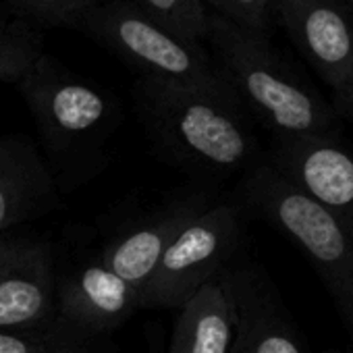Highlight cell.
<instances>
[{
    "instance_id": "cell-11",
    "label": "cell",
    "mask_w": 353,
    "mask_h": 353,
    "mask_svg": "<svg viewBox=\"0 0 353 353\" xmlns=\"http://www.w3.org/2000/svg\"><path fill=\"white\" fill-rule=\"evenodd\" d=\"M202 210L200 202H183L137 223L106 245L102 264L141 295L168 245Z\"/></svg>"
},
{
    "instance_id": "cell-19",
    "label": "cell",
    "mask_w": 353,
    "mask_h": 353,
    "mask_svg": "<svg viewBox=\"0 0 353 353\" xmlns=\"http://www.w3.org/2000/svg\"><path fill=\"white\" fill-rule=\"evenodd\" d=\"M202 3L208 5L212 13L229 19L254 36L268 38L272 32L274 21L270 13V0H202Z\"/></svg>"
},
{
    "instance_id": "cell-16",
    "label": "cell",
    "mask_w": 353,
    "mask_h": 353,
    "mask_svg": "<svg viewBox=\"0 0 353 353\" xmlns=\"http://www.w3.org/2000/svg\"><path fill=\"white\" fill-rule=\"evenodd\" d=\"M0 353H100L88 334L54 322L46 328L0 330Z\"/></svg>"
},
{
    "instance_id": "cell-21",
    "label": "cell",
    "mask_w": 353,
    "mask_h": 353,
    "mask_svg": "<svg viewBox=\"0 0 353 353\" xmlns=\"http://www.w3.org/2000/svg\"><path fill=\"white\" fill-rule=\"evenodd\" d=\"M347 3H351V5H353V0H347Z\"/></svg>"
},
{
    "instance_id": "cell-15",
    "label": "cell",
    "mask_w": 353,
    "mask_h": 353,
    "mask_svg": "<svg viewBox=\"0 0 353 353\" xmlns=\"http://www.w3.org/2000/svg\"><path fill=\"white\" fill-rule=\"evenodd\" d=\"M44 54L42 30L17 19H0V81L21 83Z\"/></svg>"
},
{
    "instance_id": "cell-13",
    "label": "cell",
    "mask_w": 353,
    "mask_h": 353,
    "mask_svg": "<svg viewBox=\"0 0 353 353\" xmlns=\"http://www.w3.org/2000/svg\"><path fill=\"white\" fill-rule=\"evenodd\" d=\"M237 303L233 353H310L272 291L252 272L229 274Z\"/></svg>"
},
{
    "instance_id": "cell-17",
    "label": "cell",
    "mask_w": 353,
    "mask_h": 353,
    "mask_svg": "<svg viewBox=\"0 0 353 353\" xmlns=\"http://www.w3.org/2000/svg\"><path fill=\"white\" fill-rule=\"evenodd\" d=\"M131 3L176 38L206 44L208 9L202 0H131Z\"/></svg>"
},
{
    "instance_id": "cell-14",
    "label": "cell",
    "mask_w": 353,
    "mask_h": 353,
    "mask_svg": "<svg viewBox=\"0 0 353 353\" xmlns=\"http://www.w3.org/2000/svg\"><path fill=\"white\" fill-rule=\"evenodd\" d=\"M54 198L52 176L23 137H0V235L30 221Z\"/></svg>"
},
{
    "instance_id": "cell-12",
    "label": "cell",
    "mask_w": 353,
    "mask_h": 353,
    "mask_svg": "<svg viewBox=\"0 0 353 353\" xmlns=\"http://www.w3.org/2000/svg\"><path fill=\"white\" fill-rule=\"evenodd\" d=\"M168 353H233L237 343V303L229 274L202 285L181 307Z\"/></svg>"
},
{
    "instance_id": "cell-8",
    "label": "cell",
    "mask_w": 353,
    "mask_h": 353,
    "mask_svg": "<svg viewBox=\"0 0 353 353\" xmlns=\"http://www.w3.org/2000/svg\"><path fill=\"white\" fill-rule=\"evenodd\" d=\"M266 160L353 237V145L343 135L272 139Z\"/></svg>"
},
{
    "instance_id": "cell-9",
    "label": "cell",
    "mask_w": 353,
    "mask_h": 353,
    "mask_svg": "<svg viewBox=\"0 0 353 353\" xmlns=\"http://www.w3.org/2000/svg\"><path fill=\"white\" fill-rule=\"evenodd\" d=\"M57 289L54 258L48 245L0 239V330L54 324Z\"/></svg>"
},
{
    "instance_id": "cell-18",
    "label": "cell",
    "mask_w": 353,
    "mask_h": 353,
    "mask_svg": "<svg viewBox=\"0 0 353 353\" xmlns=\"http://www.w3.org/2000/svg\"><path fill=\"white\" fill-rule=\"evenodd\" d=\"M9 9L26 23L44 30L81 28L88 13L100 0H5Z\"/></svg>"
},
{
    "instance_id": "cell-2",
    "label": "cell",
    "mask_w": 353,
    "mask_h": 353,
    "mask_svg": "<svg viewBox=\"0 0 353 353\" xmlns=\"http://www.w3.org/2000/svg\"><path fill=\"white\" fill-rule=\"evenodd\" d=\"M135 108L152 143L179 164L229 174L262 160L252 117L235 94L139 77Z\"/></svg>"
},
{
    "instance_id": "cell-20",
    "label": "cell",
    "mask_w": 353,
    "mask_h": 353,
    "mask_svg": "<svg viewBox=\"0 0 353 353\" xmlns=\"http://www.w3.org/2000/svg\"><path fill=\"white\" fill-rule=\"evenodd\" d=\"M332 108L341 121L353 123V65L343 81V85L332 94Z\"/></svg>"
},
{
    "instance_id": "cell-3",
    "label": "cell",
    "mask_w": 353,
    "mask_h": 353,
    "mask_svg": "<svg viewBox=\"0 0 353 353\" xmlns=\"http://www.w3.org/2000/svg\"><path fill=\"white\" fill-rule=\"evenodd\" d=\"M243 194L250 206L312 262L353 332V237L349 231L266 158L250 168Z\"/></svg>"
},
{
    "instance_id": "cell-7",
    "label": "cell",
    "mask_w": 353,
    "mask_h": 353,
    "mask_svg": "<svg viewBox=\"0 0 353 353\" xmlns=\"http://www.w3.org/2000/svg\"><path fill=\"white\" fill-rule=\"evenodd\" d=\"M270 13L334 94L353 65V5L347 0H270Z\"/></svg>"
},
{
    "instance_id": "cell-6",
    "label": "cell",
    "mask_w": 353,
    "mask_h": 353,
    "mask_svg": "<svg viewBox=\"0 0 353 353\" xmlns=\"http://www.w3.org/2000/svg\"><path fill=\"white\" fill-rule=\"evenodd\" d=\"M32 114L54 145H73L96 135L110 119V100L94 85L42 54L19 83Z\"/></svg>"
},
{
    "instance_id": "cell-5",
    "label": "cell",
    "mask_w": 353,
    "mask_h": 353,
    "mask_svg": "<svg viewBox=\"0 0 353 353\" xmlns=\"http://www.w3.org/2000/svg\"><path fill=\"white\" fill-rule=\"evenodd\" d=\"M241 235L231 204L196 214L174 237L139 295V307H181L202 285L223 274Z\"/></svg>"
},
{
    "instance_id": "cell-10",
    "label": "cell",
    "mask_w": 353,
    "mask_h": 353,
    "mask_svg": "<svg viewBox=\"0 0 353 353\" xmlns=\"http://www.w3.org/2000/svg\"><path fill=\"white\" fill-rule=\"evenodd\" d=\"M137 307V291L102 260L77 268L57 289V320L88 336L119 328Z\"/></svg>"
},
{
    "instance_id": "cell-1",
    "label": "cell",
    "mask_w": 353,
    "mask_h": 353,
    "mask_svg": "<svg viewBox=\"0 0 353 353\" xmlns=\"http://www.w3.org/2000/svg\"><path fill=\"white\" fill-rule=\"evenodd\" d=\"M208 52L252 119L272 139L341 135L332 104L270 44L208 11Z\"/></svg>"
},
{
    "instance_id": "cell-4",
    "label": "cell",
    "mask_w": 353,
    "mask_h": 353,
    "mask_svg": "<svg viewBox=\"0 0 353 353\" xmlns=\"http://www.w3.org/2000/svg\"><path fill=\"white\" fill-rule=\"evenodd\" d=\"M81 28L133 67L141 79L212 94H235L204 44L176 38L131 0H100Z\"/></svg>"
}]
</instances>
